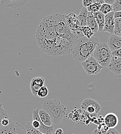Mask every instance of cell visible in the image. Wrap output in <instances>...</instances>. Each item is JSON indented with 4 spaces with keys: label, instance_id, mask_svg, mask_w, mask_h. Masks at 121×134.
<instances>
[{
    "label": "cell",
    "instance_id": "obj_23",
    "mask_svg": "<svg viewBox=\"0 0 121 134\" xmlns=\"http://www.w3.org/2000/svg\"><path fill=\"white\" fill-rule=\"evenodd\" d=\"M80 30L83 35L87 38H91L93 37L94 33L92 31V30L90 29V27H89L87 25V26L81 27Z\"/></svg>",
    "mask_w": 121,
    "mask_h": 134
},
{
    "label": "cell",
    "instance_id": "obj_37",
    "mask_svg": "<svg viewBox=\"0 0 121 134\" xmlns=\"http://www.w3.org/2000/svg\"><path fill=\"white\" fill-rule=\"evenodd\" d=\"M55 134H64V131L61 129H58L55 131Z\"/></svg>",
    "mask_w": 121,
    "mask_h": 134
},
{
    "label": "cell",
    "instance_id": "obj_5",
    "mask_svg": "<svg viewBox=\"0 0 121 134\" xmlns=\"http://www.w3.org/2000/svg\"><path fill=\"white\" fill-rule=\"evenodd\" d=\"M82 109L90 118H96L101 109V106L96 101L92 99H86L80 105Z\"/></svg>",
    "mask_w": 121,
    "mask_h": 134
},
{
    "label": "cell",
    "instance_id": "obj_1",
    "mask_svg": "<svg viewBox=\"0 0 121 134\" xmlns=\"http://www.w3.org/2000/svg\"><path fill=\"white\" fill-rule=\"evenodd\" d=\"M36 35L40 49L52 56L72 53L77 41L64 38L58 33L55 25V14L43 18L38 26Z\"/></svg>",
    "mask_w": 121,
    "mask_h": 134
},
{
    "label": "cell",
    "instance_id": "obj_7",
    "mask_svg": "<svg viewBox=\"0 0 121 134\" xmlns=\"http://www.w3.org/2000/svg\"><path fill=\"white\" fill-rule=\"evenodd\" d=\"M0 134H27V132L20 124L10 120L8 125L0 128Z\"/></svg>",
    "mask_w": 121,
    "mask_h": 134
},
{
    "label": "cell",
    "instance_id": "obj_22",
    "mask_svg": "<svg viewBox=\"0 0 121 134\" xmlns=\"http://www.w3.org/2000/svg\"><path fill=\"white\" fill-rule=\"evenodd\" d=\"M113 11L112 5L105 3L101 5L100 12H101L102 13H103L105 15H107L112 12Z\"/></svg>",
    "mask_w": 121,
    "mask_h": 134
},
{
    "label": "cell",
    "instance_id": "obj_19",
    "mask_svg": "<svg viewBox=\"0 0 121 134\" xmlns=\"http://www.w3.org/2000/svg\"><path fill=\"white\" fill-rule=\"evenodd\" d=\"M88 14V12L87 10V8L84 7L82 9L79 15L77 16L79 23L80 24L81 27L87 25V21Z\"/></svg>",
    "mask_w": 121,
    "mask_h": 134
},
{
    "label": "cell",
    "instance_id": "obj_11",
    "mask_svg": "<svg viewBox=\"0 0 121 134\" xmlns=\"http://www.w3.org/2000/svg\"><path fill=\"white\" fill-rule=\"evenodd\" d=\"M45 81V79L42 77H36L31 80L30 88L32 93L34 97L37 96L38 90L44 86Z\"/></svg>",
    "mask_w": 121,
    "mask_h": 134
},
{
    "label": "cell",
    "instance_id": "obj_21",
    "mask_svg": "<svg viewBox=\"0 0 121 134\" xmlns=\"http://www.w3.org/2000/svg\"><path fill=\"white\" fill-rule=\"evenodd\" d=\"M113 34L121 37V18H116L114 20Z\"/></svg>",
    "mask_w": 121,
    "mask_h": 134
},
{
    "label": "cell",
    "instance_id": "obj_30",
    "mask_svg": "<svg viewBox=\"0 0 121 134\" xmlns=\"http://www.w3.org/2000/svg\"><path fill=\"white\" fill-rule=\"evenodd\" d=\"M83 5L84 7H88L93 3V0H83Z\"/></svg>",
    "mask_w": 121,
    "mask_h": 134
},
{
    "label": "cell",
    "instance_id": "obj_25",
    "mask_svg": "<svg viewBox=\"0 0 121 134\" xmlns=\"http://www.w3.org/2000/svg\"><path fill=\"white\" fill-rule=\"evenodd\" d=\"M49 94V90L45 85L42 86L38 91L37 96L41 98H45Z\"/></svg>",
    "mask_w": 121,
    "mask_h": 134
},
{
    "label": "cell",
    "instance_id": "obj_18",
    "mask_svg": "<svg viewBox=\"0 0 121 134\" xmlns=\"http://www.w3.org/2000/svg\"><path fill=\"white\" fill-rule=\"evenodd\" d=\"M93 15L99 26V31L101 32H103L105 22V15L100 11L93 13Z\"/></svg>",
    "mask_w": 121,
    "mask_h": 134
},
{
    "label": "cell",
    "instance_id": "obj_16",
    "mask_svg": "<svg viewBox=\"0 0 121 134\" xmlns=\"http://www.w3.org/2000/svg\"><path fill=\"white\" fill-rule=\"evenodd\" d=\"M87 23V26L90 27V29L92 30L94 33L99 32V26L94 18L93 13L88 12Z\"/></svg>",
    "mask_w": 121,
    "mask_h": 134
},
{
    "label": "cell",
    "instance_id": "obj_15",
    "mask_svg": "<svg viewBox=\"0 0 121 134\" xmlns=\"http://www.w3.org/2000/svg\"><path fill=\"white\" fill-rule=\"evenodd\" d=\"M107 44L111 51L121 49V37L112 34L109 37Z\"/></svg>",
    "mask_w": 121,
    "mask_h": 134
},
{
    "label": "cell",
    "instance_id": "obj_35",
    "mask_svg": "<svg viewBox=\"0 0 121 134\" xmlns=\"http://www.w3.org/2000/svg\"><path fill=\"white\" fill-rule=\"evenodd\" d=\"M114 19L118 18H121V12H114Z\"/></svg>",
    "mask_w": 121,
    "mask_h": 134
},
{
    "label": "cell",
    "instance_id": "obj_4",
    "mask_svg": "<svg viewBox=\"0 0 121 134\" xmlns=\"http://www.w3.org/2000/svg\"><path fill=\"white\" fill-rule=\"evenodd\" d=\"M95 59L103 67H108L112 55V51L107 43H99L94 51L93 55Z\"/></svg>",
    "mask_w": 121,
    "mask_h": 134
},
{
    "label": "cell",
    "instance_id": "obj_31",
    "mask_svg": "<svg viewBox=\"0 0 121 134\" xmlns=\"http://www.w3.org/2000/svg\"><path fill=\"white\" fill-rule=\"evenodd\" d=\"M32 126L36 130H38L39 128L40 127V122L37 121V120H33L32 122Z\"/></svg>",
    "mask_w": 121,
    "mask_h": 134
},
{
    "label": "cell",
    "instance_id": "obj_34",
    "mask_svg": "<svg viewBox=\"0 0 121 134\" xmlns=\"http://www.w3.org/2000/svg\"><path fill=\"white\" fill-rule=\"evenodd\" d=\"M104 1L105 3L112 5L114 3V2H116V0H104Z\"/></svg>",
    "mask_w": 121,
    "mask_h": 134
},
{
    "label": "cell",
    "instance_id": "obj_26",
    "mask_svg": "<svg viewBox=\"0 0 121 134\" xmlns=\"http://www.w3.org/2000/svg\"><path fill=\"white\" fill-rule=\"evenodd\" d=\"M101 6V5L96 4V3H93L92 5L87 7V9L88 12L95 13L100 11Z\"/></svg>",
    "mask_w": 121,
    "mask_h": 134
},
{
    "label": "cell",
    "instance_id": "obj_29",
    "mask_svg": "<svg viewBox=\"0 0 121 134\" xmlns=\"http://www.w3.org/2000/svg\"><path fill=\"white\" fill-rule=\"evenodd\" d=\"M112 56L121 57V48L112 51Z\"/></svg>",
    "mask_w": 121,
    "mask_h": 134
},
{
    "label": "cell",
    "instance_id": "obj_13",
    "mask_svg": "<svg viewBox=\"0 0 121 134\" xmlns=\"http://www.w3.org/2000/svg\"><path fill=\"white\" fill-rule=\"evenodd\" d=\"M108 69L116 75L121 74V57L112 56Z\"/></svg>",
    "mask_w": 121,
    "mask_h": 134
},
{
    "label": "cell",
    "instance_id": "obj_8",
    "mask_svg": "<svg viewBox=\"0 0 121 134\" xmlns=\"http://www.w3.org/2000/svg\"><path fill=\"white\" fill-rule=\"evenodd\" d=\"M67 26L72 32L81 31V25L77 16L74 13H71L66 16Z\"/></svg>",
    "mask_w": 121,
    "mask_h": 134
},
{
    "label": "cell",
    "instance_id": "obj_28",
    "mask_svg": "<svg viewBox=\"0 0 121 134\" xmlns=\"http://www.w3.org/2000/svg\"><path fill=\"white\" fill-rule=\"evenodd\" d=\"M113 9L114 12H121V0H116L114 3L112 5Z\"/></svg>",
    "mask_w": 121,
    "mask_h": 134
},
{
    "label": "cell",
    "instance_id": "obj_2",
    "mask_svg": "<svg viewBox=\"0 0 121 134\" xmlns=\"http://www.w3.org/2000/svg\"><path fill=\"white\" fill-rule=\"evenodd\" d=\"M100 43L97 38H87L85 36L78 38L72 52L73 58L79 63H83L93 55L96 46Z\"/></svg>",
    "mask_w": 121,
    "mask_h": 134
},
{
    "label": "cell",
    "instance_id": "obj_6",
    "mask_svg": "<svg viewBox=\"0 0 121 134\" xmlns=\"http://www.w3.org/2000/svg\"><path fill=\"white\" fill-rule=\"evenodd\" d=\"M82 65L88 75H96L99 73L103 68L95 59L93 56L82 63Z\"/></svg>",
    "mask_w": 121,
    "mask_h": 134
},
{
    "label": "cell",
    "instance_id": "obj_3",
    "mask_svg": "<svg viewBox=\"0 0 121 134\" xmlns=\"http://www.w3.org/2000/svg\"><path fill=\"white\" fill-rule=\"evenodd\" d=\"M42 108L49 114L53 123L58 124L65 118L67 107L58 100H48L42 104Z\"/></svg>",
    "mask_w": 121,
    "mask_h": 134
},
{
    "label": "cell",
    "instance_id": "obj_14",
    "mask_svg": "<svg viewBox=\"0 0 121 134\" xmlns=\"http://www.w3.org/2000/svg\"><path fill=\"white\" fill-rule=\"evenodd\" d=\"M30 0H0V3L4 7L16 9L25 5Z\"/></svg>",
    "mask_w": 121,
    "mask_h": 134
},
{
    "label": "cell",
    "instance_id": "obj_9",
    "mask_svg": "<svg viewBox=\"0 0 121 134\" xmlns=\"http://www.w3.org/2000/svg\"><path fill=\"white\" fill-rule=\"evenodd\" d=\"M114 12L113 11L105 15V22L103 31L113 34L114 27Z\"/></svg>",
    "mask_w": 121,
    "mask_h": 134
},
{
    "label": "cell",
    "instance_id": "obj_10",
    "mask_svg": "<svg viewBox=\"0 0 121 134\" xmlns=\"http://www.w3.org/2000/svg\"><path fill=\"white\" fill-rule=\"evenodd\" d=\"M39 110L38 109H36L33 111V120H37L40 122V126L39 129L38 130L39 132L44 134H52L54 131V127L51 126H47L45 125L41 120L39 115Z\"/></svg>",
    "mask_w": 121,
    "mask_h": 134
},
{
    "label": "cell",
    "instance_id": "obj_33",
    "mask_svg": "<svg viewBox=\"0 0 121 134\" xmlns=\"http://www.w3.org/2000/svg\"><path fill=\"white\" fill-rule=\"evenodd\" d=\"M106 134H120L115 129H109L107 131Z\"/></svg>",
    "mask_w": 121,
    "mask_h": 134
},
{
    "label": "cell",
    "instance_id": "obj_32",
    "mask_svg": "<svg viewBox=\"0 0 121 134\" xmlns=\"http://www.w3.org/2000/svg\"><path fill=\"white\" fill-rule=\"evenodd\" d=\"M10 121V119H9V118H6L3 119L2 122H1V124L2 125V126H7L9 125V123Z\"/></svg>",
    "mask_w": 121,
    "mask_h": 134
},
{
    "label": "cell",
    "instance_id": "obj_36",
    "mask_svg": "<svg viewBox=\"0 0 121 134\" xmlns=\"http://www.w3.org/2000/svg\"><path fill=\"white\" fill-rule=\"evenodd\" d=\"M93 3H96L100 5H102L104 3V0H93Z\"/></svg>",
    "mask_w": 121,
    "mask_h": 134
},
{
    "label": "cell",
    "instance_id": "obj_27",
    "mask_svg": "<svg viewBox=\"0 0 121 134\" xmlns=\"http://www.w3.org/2000/svg\"><path fill=\"white\" fill-rule=\"evenodd\" d=\"M8 118L9 117L7 111L3 108L2 104L0 103V128L3 126L1 124L2 121L4 119Z\"/></svg>",
    "mask_w": 121,
    "mask_h": 134
},
{
    "label": "cell",
    "instance_id": "obj_24",
    "mask_svg": "<svg viewBox=\"0 0 121 134\" xmlns=\"http://www.w3.org/2000/svg\"><path fill=\"white\" fill-rule=\"evenodd\" d=\"M25 129L27 132V134H44L40 132H39L38 130L35 129L32 125V122H28L25 127Z\"/></svg>",
    "mask_w": 121,
    "mask_h": 134
},
{
    "label": "cell",
    "instance_id": "obj_20",
    "mask_svg": "<svg viewBox=\"0 0 121 134\" xmlns=\"http://www.w3.org/2000/svg\"><path fill=\"white\" fill-rule=\"evenodd\" d=\"M81 111V110L79 109H74L73 111H72L71 113H70L69 115V118L72 119L73 121H75L76 122H78V121H80V119H83V117L80 116V113L79 112Z\"/></svg>",
    "mask_w": 121,
    "mask_h": 134
},
{
    "label": "cell",
    "instance_id": "obj_12",
    "mask_svg": "<svg viewBox=\"0 0 121 134\" xmlns=\"http://www.w3.org/2000/svg\"><path fill=\"white\" fill-rule=\"evenodd\" d=\"M104 123L109 129H114L119 123L118 117L114 113H108L104 117Z\"/></svg>",
    "mask_w": 121,
    "mask_h": 134
},
{
    "label": "cell",
    "instance_id": "obj_17",
    "mask_svg": "<svg viewBox=\"0 0 121 134\" xmlns=\"http://www.w3.org/2000/svg\"><path fill=\"white\" fill-rule=\"evenodd\" d=\"M39 115L42 123L47 126H51L53 124V121L50 116L48 113L44 110L39 109Z\"/></svg>",
    "mask_w": 121,
    "mask_h": 134
}]
</instances>
